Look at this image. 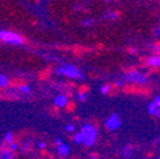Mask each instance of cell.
Listing matches in <instances>:
<instances>
[{
  "instance_id": "cell-24",
  "label": "cell",
  "mask_w": 160,
  "mask_h": 159,
  "mask_svg": "<svg viewBox=\"0 0 160 159\" xmlns=\"http://www.w3.org/2000/svg\"><path fill=\"white\" fill-rule=\"evenodd\" d=\"M38 148H39V149H45V148H46V144H45L43 141H39V143H38Z\"/></svg>"
},
{
  "instance_id": "cell-16",
  "label": "cell",
  "mask_w": 160,
  "mask_h": 159,
  "mask_svg": "<svg viewBox=\"0 0 160 159\" xmlns=\"http://www.w3.org/2000/svg\"><path fill=\"white\" fill-rule=\"evenodd\" d=\"M4 140H5V143H8V145L12 144V143L14 141V134L10 132V131H8V132L4 135Z\"/></svg>"
},
{
  "instance_id": "cell-8",
  "label": "cell",
  "mask_w": 160,
  "mask_h": 159,
  "mask_svg": "<svg viewBox=\"0 0 160 159\" xmlns=\"http://www.w3.org/2000/svg\"><path fill=\"white\" fill-rule=\"evenodd\" d=\"M146 65L152 66V68H160V56H158V55L150 56L146 60Z\"/></svg>"
},
{
  "instance_id": "cell-25",
  "label": "cell",
  "mask_w": 160,
  "mask_h": 159,
  "mask_svg": "<svg viewBox=\"0 0 160 159\" xmlns=\"http://www.w3.org/2000/svg\"><path fill=\"white\" fill-rule=\"evenodd\" d=\"M89 159H98V154H90Z\"/></svg>"
},
{
  "instance_id": "cell-13",
  "label": "cell",
  "mask_w": 160,
  "mask_h": 159,
  "mask_svg": "<svg viewBox=\"0 0 160 159\" xmlns=\"http://www.w3.org/2000/svg\"><path fill=\"white\" fill-rule=\"evenodd\" d=\"M72 139H74V141L76 143V144H84V136H83V134L82 132H75L74 134V136H72Z\"/></svg>"
},
{
  "instance_id": "cell-17",
  "label": "cell",
  "mask_w": 160,
  "mask_h": 159,
  "mask_svg": "<svg viewBox=\"0 0 160 159\" xmlns=\"http://www.w3.org/2000/svg\"><path fill=\"white\" fill-rule=\"evenodd\" d=\"M118 12H107L104 14V18H108V19H112V21H116V19L118 18Z\"/></svg>"
},
{
  "instance_id": "cell-28",
  "label": "cell",
  "mask_w": 160,
  "mask_h": 159,
  "mask_svg": "<svg viewBox=\"0 0 160 159\" xmlns=\"http://www.w3.org/2000/svg\"><path fill=\"white\" fill-rule=\"evenodd\" d=\"M158 159H160V155H159V158H158Z\"/></svg>"
},
{
  "instance_id": "cell-15",
  "label": "cell",
  "mask_w": 160,
  "mask_h": 159,
  "mask_svg": "<svg viewBox=\"0 0 160 159\" xmlns=\"http://www.w3.org/2000/svg\"><path fill=\"white\" fill-rule=\"evenodd\" d=\"M88 95H89V93H88L87 90H84V92H79V93L76 94V98L79 99L80 102H84V101H87Z\"/></svg>"
},
{
  "instance_id": "cell-26",
  "label": "cell",
  "mask_w": 160,
  "mask_h": 159,
  "mask_svg": "<svg viewBox=\"0 0 160 159\" xmlns=\"http://www.w3.org/2000/svg\"><path fill=\"white\" fill-rule=\"evenodd\" d=\"M159 33H160V29H159V28H155V29H154V34H155V36H159Z\"/></svg>"
},
{
  "instance_id": "cell-19",
  "label": "cell",
  "mask_w": 160,
  "mask_h": 159,
  "mask_svg": "<svg viewBox=\"0 0 160 159\" xmlns=\"http://www.w3.org/2000/svg\"><path fill=\"white\" fill-rule=\"evenodd\" d=\"M8 149L10 150V151H13V153H15L18 149H19V145H18V143H15V141H13L12 144H9L8 145Z\"/></svg>"
},
{
  "instance_id": "cell-4",
  "label": "cell",
  "mask_w": 160,
  "mask_h": 159,
  "mask_svg": "<svg viewBox=\"0 0 160 159\" xmlns=\"http://www.w3.org/2000/svg\"><path fill=\"white\" fill-rule=\"evenodd\" d=\"M123 80L130 82V83H137V84H146L149 82V78L141 71L130 70L123 75Z\"/></svg>"
},
{
  "instance_id": "cell-14",
  "label": "cell",
  "mask_w": 160,
  "mask_h": 159,
  "mask_svg": "<svg viewBox=\"0 0 160 159\" xmlns=\"http://www.w3.org/2000/svg\"><path fill=\"white\" fill-rule=\"evenodd\" d=\"M18 92L22 93V94H29V93H31V87H29L28 84L19 85V87H18Z\"/></svg>"
},
{
  "instance_id": "cell-23",
  "label": "cell",
  "mask_w": 160,
  "mask_h": 159,
  "mask_svg": "<svg viewBox=\"0 0 160 159\" xmlns=\"http://www.w3.org/2000/svg\"><path fill=\"white\" fill-rule=\"evenodd\" d=\"M152 47H155V49H154V51L156 52V55H158V56H160V45H155V46H152Z\"/></svg>"
},
{
  "instance_id": "cell-20",
  "label": "cell",
  "mask_w": 160,
  "mask_h": 159,
  "mask_svg": "<svg viewBox=\"0 0 160 159\" xmlns=\"http://www.w3.org/2000/svg\"><path fill=\"white\" fill-rule=\"evenodd\" d=\"M93 23H94V19L93 18H88V19H84V21L82 22V26L88 27V26H92Z\"/></svg>"
},
{
  "instance_id": "cell-3",
  "label": "cell",
  "mask_w": 160,
  "mask_h": 159,
  "mask_svg": "<svg viewBox=\"0 0 160 159\" xmlns=\"http://www.w3.org/2000/svg\"><path fill=\"white\" fill-rule=\"evenodd\" d=\"M80 132L83 134L84 136V145L85 146H93L97 137H98V131L95 129V126L90 125V124H85L82 126V130H80Z\"/></svg>"
},
{
  "instance_id": "cell-12",
  "label": "cell",
  "mask_w": 160,
  "mask_h": 159,
  "mask_svg": "<svg viewBox=\"0 0 160 159\" xmlns=\"http://www.w3.org/2000/svg\"><path fill=\"white\" fill-rule=\"evenodd\" d=\"M9 78L7 76V75H4V74H0V88H3V89H5V88H8L9 87Z\"/></svg>"
},
{
  "instance_id": "cell-10",
  "label": "cell",
  "mask_w": 160,
  "mask_h": 159,
  "mask_svg": "<svg viewBox=\"0 0 160 159\" xmlns=\"http://www.w3.org/2000/svg\"><path fill=\"white\" fill-rule=\"evenodd\" d=\"M14 155L15 154L13 151H10L8 148L0 150V159H14Z\"/></svg>"
},
{
  "instance_id": "cell-21",
  "label": "cell",
  "mask_w": 160,
  "mask_h": 159,
  "mask_svg": "<svg viewBox=\"0 0 160 159\" xmlns=\"http://www.w3.org/2000/svg\"><path fill=\"white\" fill-rule=\"evenodd\" d=\"M65 130H66L68 132H74V131H75V126H74L72 124H69V125H66Z\"/></svg>"
},
{
  "instance_id": "cell-1",
  "label": "cell",
  "mask_w": 160,
  "mask_h": 159,
  "mask_svg": "<svg viewBox=\"0 0 160 159\" xmlns=\"http://www.w3.org/2000/svg\"><path fill=\"white\" fill-rule=\"evenodd\" d=\"M56 74H60L62 76H66L69 79H79V80H82L84 79V73L80 70L79 68H76L75 65H71V64H62L60 65L56 70H55Z\"/></svg>"
},
{
  "instance_id": "cell-9",
  "label": "cell",
  "mask_w": 160,
  "mask_h": 159,
  "mask_svg": "<svg viewBox=\"0 0 160 159\" xmlns=\"http://www.w3.org/2000/svg\"><path fill=\"white\" fill-rule=\"evenodd\" d=\"M57 151L61 156H66L70 153V146L68 144H65V143H61V144L57 145Z\"/></svg>"
},
{
  "instance_id": "cell-18",
  "label": "cell",
  "mask_w": 160,
  "mask_h": 159,
  "mask_svg": "<svg viewBox=\"0 0 160 159\" xmlns=\"http://www.w3.org/2000/svg\"><path fill=\"white\" fill-rule=\"evenodd\" d=\"M111 90H112V85L111 84H104V85L101 87V93L102 94H108Z\"/></svg>"
},
{
  "instance_id": "cell-22",
  "label": "cell",
  "mask_w": 160,
  "mask_h": 159,
  "mask_svg": "<svg viewBox=\"0 0 160 159\" xmlns=\"http://www.w3.org/2000/svg\"><path fill=\"white\" fill-rule=\"evenodd\" d=\"M125 83H126V82L123 80V79H121V80H116V82H114V85H116V87H122V85H125Z\"/></svg>"
},
{
  "instance_id": "cell-27",
  "label": "cell",
  "mask_w": 160,
  "mask_h": 159,
  "mask_svg": "<svg viewBox=\"0 0 160 159\" xmlns=\"http://www.w3.org/2000/svg\"><path fill=\"white\" fill-rule=\"evenodd\" d=\"M61 143H62V140H61V139H56V145L61 144Z\"/></svg>"
},
{
  "instance_id": "cell-2",
  "label": "cell",
  "mask_w": 160,
  "mask_h": 159,
  "mask_svg": "<svg viewBox=\"0 0 160 159\" xmlns=\"http://www.w3.org/2000/svg\"><path fill=\"white\" fill-rule=\"evenodd\" d=\"M0 41H3L4 44H8V45L21 46L24 44V37L13 31L0 29Z\"/></svg>"
},
{
  "instance_id": "cell-6",
  "label": "cell",
  "mask_w": 160,
  "mask_h": 159,
  "mask_svg": "<svg viewBox=\"0 0 160 159\" xmlns=\"http://www.w3.org/2000/svg\"><path fill=\"white\" fill-rule=\"evenodd\" d=\"M148 111H149L150 115H152L155 117H160V95H158L148 106Z\"/></svg>"
},
{
  "instance_id": "cell-5",
  "label": "cell",
  "mask_w": 160,
  "mask_h": 159,
  "mask_svg": "<svg viewBox=\"0 0 160 159\" xmlns=\"http://www.w3.org/2000/svg\"><path fill=\"white\" fill-rule=\"evenodd\" d=\"M122 122H121V118H119V116L117 113H112L107 120H106V127L107 130L109 131H116L118 130L119 127H121Z\"/></svg>"
},
{
  "instance_id": "cell-7",
  "label": "cell",
  "mask_w": 160,
  "mask_h": 159,
  "mask_svg": "<svg viewBox=\"0 0 160 159\" xmlns=\"http://www.w3.org/2000/svg\"><path fill=\"white\" fill-rule=\"evenodd\" d=\"M53 103L57 108H65L69 103V97L66 94H58V95L55 97Z\"/></svg>"
},
{
  "instance_id": "cell-11",
  "label": "cell",
  "mask_w": 160,
  "mask_h": 159,
  "mask_svg": "<svg viewBox=\"0 0 160 159\" xmlns=\"http://www.w3.org/2000/svg\"><path fill=\"white\" fill-rule=\"evenodd\" d=\"M132 154H133V148H132L131 145H126V146H123V149H122V155H123L125 158L130 159V158L132 156Z\"/></svg>"
}]
</instances>
